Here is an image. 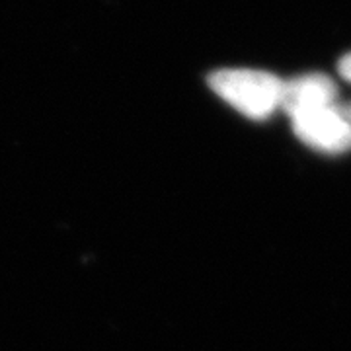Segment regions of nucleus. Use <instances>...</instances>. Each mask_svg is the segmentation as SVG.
<instances>
[{
	"instance_id": "nucleus-1",
	"label": "nucleus",
	"mask_w": 351,
	"mask_h": 351,
	"mask_svg": "<svg viewBox=\"0 0 351 351\" xmlns=\"http://www.w3.org/2000/svg\"><path fill=\"white\" fill-rule=\"evenodd\" d=\"M209 86L219 98L250 119H265L281 110L283 80L265 71L223 69L211 75Z\"/></svg>"
},
{
	"instance_id": "nucleus-2",
	"label": "nucleus",
	"mask_w": 351,
	"mask_h": 351,
	"mask_svg": "<svg viewBox=\"0 0 351 351\" xmlns=\"http://www.w3.org/2000/svg\"><path fill=\"white\" fill-rule=\"evenodd\" d=\"M338 101V86L326 75H304L283 82L281 110L289 117L314 112Z\"/></svg>"
},
{
	"instance_id": "nucleus-4",
	"label": "nucleus",
	"mask_w": 351,
	"mask_h": 351,
	"mask_svg": "<svg viewBox=\"0 0 351 351\" xmlns=\"http://www.w3.org/2000/svg\"><path fill=\"white\" fill-rule=\"evenodd\" d=\"M339 75L343 76L348 82H351V53L341 57V61H339Z\"/></svg>"
},
{
	"instance_id": "nucleus-3",
	"label": "nucleus",
	"mask_w": 351,
	"mask_h": 351,
	"mask_svg": "<svg viewBox=\"0 0 351 351\" xmlns=\"http://www.w3.org/2000/svg\"><path fill=\"white\" fill-rule=\"evenodd\" d=\"M338 113L343 127L346 151H351V101H338Z\"/></svg>"
}]
</instances>
